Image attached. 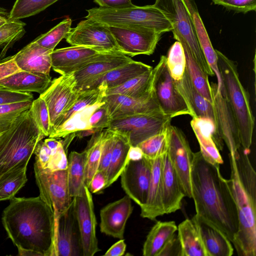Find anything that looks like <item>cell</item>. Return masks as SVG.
Instances as JSON below:
<instances>
[{"label": "cell", "mask_w": 256, "mask_h": 256, "mask_svg": "<svg viewBox=\"0 0 256 256\" xmlns=\"http://www.w3.org/2000/svg\"><path fill=\"white\" fill-rule=\"evenodd\" d=\"M34 171L40 198L52 209L54 215L66 210L73 199L69 192L67 169L49 171L34 165Z\"/></svg>", "instance_id": "obj_10"}, {"label": "cell", "mask_w": 256, "mask_h": 256, "mask_svg": "<svg viewBox=\"0 0 256 256\" xmlns=\"http://www.w3.org/2000/svg\"><path fill=\"white\" fill-rule=\"evenodd\" d=\"M114 141V132L106 128L103 130L102 150L98 171L106 174L109 166Z\"/></svg>", "instance_id": "obj_49"}, {"label": "cell", "mask_w": 256, "mask_h": 256, "mask_svg": "<svg viewBox=\"0 0 256 256\" xmlns=\"http://www.w3.org/2000/svg\"><path fill=\"white\" fill-rule=\"evenodd\" d=\"M134 208L127 195L110 203L100 211V230L102 233L119 239H124L126 222Z\"/></svg>", "instance_id": "obj_22"}, {"label": "cell", "mask_w": 256, "mask_h": 256, "mask_svg": "<svg viewBox=\"0 0 256 256\" xmlns=\"http://www.w3.org/2000/svg\"><path fill=\"white\" fill-rule=\"evenodd\" d=\"M108 26L122 52L130 57L152 54L162 34L154 30L144 27Z\"/></svg>", "instance_id": "obj_14"}, {"label": "cell", "mask_w": 256, "mask_h": 256, "mask_svg": "<svg viewBox=\"0 0 256 256\" xmlns=\"http://www.w3.org/2000/svg\"><path fill=\"white\" fill-rule=\"evenodd\" d=\"M50 75L20 70L0 80V86L18 92H36L40 94L49 86Z\"/></svg>", "instance_id": "obj_28"}, {"label": "cell", "mask_w": 256, "mask_h": 256, "mask_svg": "<svg viewBox=\"0 0 256 256\" xmlns=\"http://www.w3.org/2000/svg\"><path fill=\"white\" fill-rule=\"evenodd\" d=\"M102 100L107 108L110 120L139 114L162 112L154 92L140 98L118 94H108Z\"/></svg>", "instance_id": "obj_20"}, {"label": "cell", "mask_w": 256, "mask_h": 256, "mask_svg": "<svg viewBox=\"0 0 256 256\" xmlns=\"http://www.w3.org/2000/svg\"><path fill=\"white\" fill-rule=\"evenodd\" d=\"M154 5L171 23L174 38L188 46L199 68L208 76L214 73L209 66L199 44L191 14L184 0H156Z\"/></svg>", "instance_id": "obj_7"}, {"label": "cell", "mask_w": 256, "mask_h": 256, "mask_svg": "<svg viewBox=\"0 0 256 256\" xmlns=\"http://www.w3.org/2000/svg\"><path fill=\"white\" fill-rule=\"evenodd\" d=\"M153 92L162 113L172 118L186 114L192 116L188 106L170 74L166 64V56H161L158 64L153 68Z\"/></svg>", "instance_id": "obj_9"}, {"label": "cell", "mask_w": 256, "mask_h": 256, "mask_svg": "<svg viewBox=\"0 0 256 256\" xmlns=\"http://www.w3.org/2000/svg\"><path fill=\"white\" fill-rule=\"evenodd\" d=\"M168 152L185 196L192 198L190 170L194 152L182 130L171 124Z\"/></svg>", "instance_id": "obj_15"}, {"label": "cell", "mask_w": 256, "mask_h": 256, "mask_svg": "<svg viewBox=\"0 0 256 256\" xmlns=\"http://www.w3.org/2000/svg\"><path fill=\"white\" fill-rule=\"evenodd\" d=\"M130 146L124 136L114 132V146L110 164L106 173L105 188L111 186L120 176L128 162V153Z\"/></svg>", "instance_id": "obj_35"}, {"label": "cell", "mask_w": 256, "mask_h": 256, "mask_svg": "<svg viewBox=\"0 0 256 256\" xmlns=\"http://www.w3.org/2000/svg\"><path fill=\"white\" fill-rule=\"evenodd\" d=\"M143 153L140 148L138 146H131L128 153V160H137L142 158Z\"/></svg>", "instance_id": "obj_59"}, {"label": "cell", "mask_w": 256, "mask_h": 256, "mask_svg": "<svg viewBox=\"0 0 256 256\" xmlns=\"http://www.w3.org/2000/svg\"><path fill=\"white\" fill-rule=\"evenodd\" d=\"M103 103L102 100L76 112L61 126L53 130L49 138H64L76 132L92 128L89 124L90 118L94 110Z\"/></svg>", "instance_id": "obj_38"}, {"label": "cell", "mask_w": 256, "mask_h": 256, "mask_svg": "<svg viewBox=\"0 0 256 256\" xmlns=\"http://www.w3.org/2000/svg\"><path fill=\"white\" fill-rule=\"evenodd\" d=\"M177 230L178 226L174 221L157 222L146 236L143 246L142 255L158 256Z\"/></svg>", "instance_id": "obj_33"}, {"label": "cell", "mask_w": 256, "mask_h": 256, "mask_svg": "<svg viewBox=\"0 0 256 256\" xmlns=\"http://www.w3.org/2000/svg\"><path fill=\"white\" fill-rule=\"evenodd\" d=\"M76 86V81L73 74L61 75L52 80L47 89L40 95L48 110L51 132L82 93L78 91Z\"/></svg>", "instance_id": "obj_12"}, {"label": "cell", "mask_w": 256, "mask_h": 256, "mask_svg": "<svg viewBox=\"0 0 256 256\" xmlns=\"http://www.w3.org/2000/svg\"><path fill=\"white\" fill-rule=\"evenodd\" d=\"M152 68L143 62L133 60L108 72L92 82L84 91L96 88L102 84H104L107 89L119 86Z\"/></svg>", "instance_id": "obj_29"}, {"label": "cell", "mask_w": 256, "mask_h": 256, "mask_svg": "<svg viewBox=\"0 0 256 256\" xmlns=\"http://www.w3.org/2000/svg\"><path fill=\"white\" fill-rule=\"evenodd\" d=\"M177 231L182 256H206L198 226L192 218L180 224Z\"/></svg>", "instance_id": "obj_32"}, {"label": "cell", "mask_w": 256, "mask_h": 256, "mask_svg": "<svg viewBox=\"0 0 256 256\" xmlns=\"http://www.w3.org/2000/svg\"><path fill=\"white\" fill-rule=\"evenodd\" d=\"M178 42L183 47L186 59V68L193 84L202 96L212 103L213 94L208 81V75L198 66L186 43L182 40Z\"/></svg>", "instance_id": "obj_39"}, {"label": "cell", "mask_w": 256, "mask_h": 256, "mask_svg": "<svg viewBox=\"0 0 256 256\" xmlns=\"http://www.w3.org/2000/svg\"><path fill=\"white\" fill-rule=\"evenodd\" d=\"M152 160L144 156L129 160L121 174V186L127 196L140 206L146 200L151 178Z\"/></svg>", "instance_id": "obj_17"}, {"label": "cell", "mask_w": 256, "mask_h": 256, "mask_svg": "<svg viewBox=\"0 0 256 256\" xmlns=\"http://www.w3.org/2000/svg\"><path fill=\"white\" fill-rule=\"evenodd\" d=\"M50 150V160L46 168L44 170L56 171L66 170L68 166V158L61 140L56 149Z\"/></svg>", "instance_id": "obj_51"}, {"label": "cell", "mask_w": 256, "mask_h": 256, "mask_svg": "<svg viewBox=\"0 0 256 256\" xmlns=\"http://www.w3.org/2000/svg\"><path fill=\"white\" fill-rule=\"evenodd\" d=\"M86 18L92 19L110 26H134L156 30L162 34L173 28L162 12L154 4L120 8H94L86 10Z\"/></svg>", "instance_id": "obj_6"}, {"label": "cell", "mask_w": 256, "mask_h": 256, "mask_svg": "<svg viewBox=\"0 0 256 256\" xmlns=\"http://www.w3.org/2000/svg\"><path fill=\"white\" fill-rule=\"evenodd\" d=\"M2 222L8 237L18 248L52 256L54 214L40 196L10 200Z\"/></svg>", "instance_id": "obj_2"}, {"label": "cell", "mask_w": 256, "mask_h": 256, "mask_svg": "<svg viewBox=\"0 0 256 256\" xmlns=\"http://www.w3.org/2000/svg\"><path fill=\"white\" fill-rule=\"evenodd\" d=\"M72 20L67 17L47 32L42 34L33 40L41 47L53 51L57 44L72 29Z\"/></svg>", "instance_id": "obj_44"}, {"label": "cell", "mask_w": 256, "mask_h": 256, "mask_svg": "<svg viewBox=\"0 0 256 256\" xmlns=\"http://www.w3.org/2000/svg\"><path fill=\"white\" fill-rule=\"evenodd\" d=\"M170 125L137 146L144 157L152 160L162 156L168 151Z\"/></svg>", "instance_id": "obj_42"}, {"label": "cell", "mask_w": 256, "mask_h": 256, "mask_svg": "<svg viewBox=\"0 0 256 256\" xmlns=\"http://www.w3.org/2000/svg\"><path fill=\"white\" fill-rule=\"evenodd\" d=\"M80 228L83 256H93L100 251L96 236V220L92 193L85 186L84 192L73 198Z\"/></svg>", "instance_id": "obj_16"}, {"label": "cell", "mask_w": 256, "mask_h": 256, "mask_svg": "<svg viewBox=\"0 0 256 256\" xmlns=\"http://www.w3.org/2000/svg\"><path fill=\"white\" fill-rule=\"evenodd\" d=\"M246 150L240 148L229 154L228 183L238 214V228L234 246L239 256L256 255V174Z\"/></svg>", "instance_id": "obj_3"}, {"label": "cell", "mask_w": 256, "mask_h": 256, "mask_svg": "<svg viewBox=\"0 0 256 256\" xmlns=\"http://www.w3.org/2000/svg\"><path fill=\"white\" fill-rule=\"evenodd\" d=\"M133 60L121 52H104L94 60L72 73L76 89L82 92L92 82L108 72L128 64Z\"/></svg>", "instance_id": "obj_19"}, {"label": "cell", "mask_w": 256, "mask_h": 256, "mask_svg": "<svg viewBox=\"0 0 256 256\" xmlns=\"http://www.w3.org/2000/svg\"><path fill=\"white\" fill-rule=\"evenodd\" d=\"M34 96L30 92H18L0 86V105L22 102H32Z\"/></svg>", "instance_id": "obj_52"}, {"label": "cell", "mask_w": 256, "mask_h": 256, "mask_svg": "<svg viewBox=\"0 0 256 256\" xmlns=\"http://www.w3.org/2000/svg\"><path fill=\"white\" fill-rule=\"evenodd\" d=\"M30 110L34 120L44 136H49L51 126L49 112L44 100L40 96L33 100Z\"/></svg>", "instance_id": "obj_48"}, {"label": "cell", "mask_w": 256, "mask_h": 256, "mask_svg": "<svg viewBox=\"0 0 256 256\" xmlns=\"http://www.w3.org/2000/svg\"><path fill=\"white\" fill-rule=\"evenodd\" d=\"M100 7L107 8H120L133 6L131 0H94Z\"/></svg>", "instance_id": "obj_57"}, {"label": "cell", "mask_w": 256, "mask_h": 256, "mask_svg": "<svg viewBox=\"0 0 256 256\" xmlns=\"http://www.w3.org/2000/svg\"><path fill=\"white\" fill-rule=\"evenodd\" d=\"M162 156L152 160L151 178L147 198L145 204L140 206V216L152 220H155L157 217L164 214L162 182Z\"/></svg>", "instance_id": "obj_26"}, {"label": "cell", "mask_w": 256, "mask_h": 256, "mask_svg": "<svg viewBox=\"0 0 256 256\" xmlns=\"http://www.w3.org/2000/svg\"><path fill=\"white\" fill-rule=\"evenodd\" d=\"M216 50L222 86L237 124L241 146L247 151L252 144L254 126L249 96L240 80L236 64L220 52Z\"/></svg>", "instance_id": "obj_5"}, {"label": "cell", "mask_w": 256, "mask_h": 256, "mask_svg": "<svg viewBox=\"0 0 256 256\" xmlns=\"http://www.w3.org/2000/svg\"><path fill=\"white\" fill-rule=\"evenodd\" d=\"M106 86L102 84L96 88L82 92L77 100L60 118L52 132L61 126L76 112L102 101L106 96Z\"/></svg>", "instance_id": "obj_40"}, {"label": "cell", "mask_w": 256, "mask_h": 256, "mask_svg": "<svg viewBox=\"0 0 256 256\" xmlns=\"http://www.w3.org/2000/svg\"><path fill=\"white\" fill-rule=\"evenodd\" d=\"M32 102L0 105V132L5 130L17 118L29 110Z\"/></svg>", "instance_id": "obj_47"}, {"label": "cell", "mask_w": 256, "mask_h": 256, "mask_svg": "<svg viewBox=\"0 0 256 256\" xmlns=\"http://www.w3.org/2000/svg\"><path fill=\"white\" fill-rule=\"evenodd\" d=\"M102 52H104L82 46L54 50L50 54L52 68L61 75L72 74L94 60Z\"/></svg>", "instance_id": "obj_21"}, {"label": "cell", "mask_w": 256, "mask_h": 256, "mask_svg": "<svg viewBox=\"0 0 256 256\" xmlns=\"http://www.w3.org/2000/svg\"><path fill=\"white\" fill-rule=\"evenodd\" d=\"M4 58H2H2H0V62H2V61L4 60Z\"/></svg>", "instance_id": "obj_63"}, {"label": "cell", "mask_w": 256, "mask_h": 256, "mask_svg": "<svg viewBox=\"0 0 256 256\" xmlns=\"http://www.w3.org/2000/svg\"><path fill=\"white\" fill-rule=\"evenodd\" d=\"M25 23L20 20L11 19L0 27V58H4L8 49L25 33Z\"/></svg>", "instance_id": "obj_45"}, {"label": "cell", "mask_w": 256, "mask_h": 256, "mask_svg": "<svg viewBox=\"0 0 256 256\" xmlns=\"http://www.w3.org/2000/svg\"><path fill=\"white\" fill-rule=\"evenodd\" d=\"M18 249V255L21 256H40L38 253L32 250Z\"/></svg>", "instance_id": "obj_62"}, {"label": "cell", "mask_w": 256, "mask_h": 256, "mask_svg": "<svg viewBox=\"0 0 256 256\" xmlns=\"http://www.w3.org/2000/svg\"><path fill=\"white\" fill-rule=\"evenodd\" d=\"M29 160H25L0 176V201L10 200L28 180L26 168Z\"/></svg>", "instance_id": "obj_37"}, {"label": "cell", "mask_w": 256, "mask_h": 256, "mask_svg": "<svg viewBox=\"0 0 256 256\" xmlns=\"http://www.w3.org/2000/svg\"><path fill=\"white\" fill-rule=\"evenodd\" d=\"M65 38L72 46L92 48L101 52H122L108 26L92 19L80 22Z\"/></svg>", "instance_id": "obj_13"}, {"label": "cell", "mask_w": 256, "mask_h": 256, "mask_svg": "<svg viewBox=\"0 0 256 256\" xmlns=\"http://www.w3.org/2000/svg\"><path fill=\"white\" fill-rule=\"evenodd\" d=\"M102 130L96 128H90L86 130H80L75 132L76 136L78 138H82L101 131Z\"/></svg>", "instance_id": "obj_60"}, {"label": "cell", "mask_w": 256, "mask_h": 256, "mask_svg": "<svg viewBox=\"0 0 256 256\" xmlns=\"http://www.w3.org/2000/svg\"><path fill=\"white\" fill-rule=\"evenodd\" d=\"M59 0H16L10 18L20 20L40 13Z\"/></svg>", "instance_id": "obj_43"}, {"label": "cell", "mask_w": 256, "mask_h": 256, "mask_svg": "<svg viewBox=\"0 0 256 256\" xmlns=\"http://www.w3.org/2000/svg\"><path fill=\"white\" fill-rule=\"evenodd\" d=\"M166 64L172 78L178 81L180 80L186 66V59L180 42L176 41L170 48L166 56Z\"/></svg>", "instance_id": "obj_46"}, {"label": "cell", "mask_w": 256, "mask_h": 256, "mask_svg": "<svg viewBox=\"0 0 256 256\" xmlns=\"http://www.w3.org/2000/svg\"><path fill=\"white\" fill-rule=\"evenodd\" d=\"M158 256H182L180 242L176 233L168 242Z\"/></svg>", "instance_id": "obj_54"}, {"label": "cell", "mask_w": 256, "mask_h": 256, "mask_svg": "<svg viewBox=\"0 0 256 256\" xmlns=\"http://www.w3.org/2000/svg\"><path fill=\"white\" fill-rule=\"evenodd\" d=\"M190 180L194 218L220 230L233 244L238 228L237 207L220 164L207 160L200 151L194 152Z\"/></svg>", "instance_id": "obj_1"}, {"label": "cell", "mask_w": 256, "mask_h": 256, "mask_svg": "<svg viewBox=\"0 0 256 256\" xmlns=\"http://www.w3.org/2000/svg\"><path fill=\"white\" fill-rule=\"evenodd\" d=\"M191 127L200 146V152L208 161L222 164L223 160L219 152L223 148L222 142L218 138L214 124L210 120L192 118Z\"/></svg>", "instance_id": "obj_24"}, {"label": "cell", "mask_w": 256, "mask_h": 256, "mask_svg": "<svg viewBox=\"0 0 256 256\" xmlns=\"http://www.w3.org/2000/svg\"><path fill=\"white\" fill-rule=\"evenodd\" d=\"M153 68L129 80L123 84L106 90V95L118 94L140 98L153 92Z\"/></svg>", "instance_id": "obj_36"}, {"label": "cell", "mask_w": 256, "mask_h": 256, "mask_svg": "<svg viewBox=\"0 0 256 256\" xmlns=\"http://www.w3.org/2000/svg\"><path fill=\"white\" fill-rule=\"evenodd\" d=\"M106 184V174L98 170L93 176L88 188L91 193L100 194L105 189Z\"/></svg>", "instance_id": "obj_56"}, {"label": "cell", "mask_w": 256, "mask_h": 256, "mask_svg": "<svg viewBox=\"0 0 256 256\" xmlns=\"http://www.w3.org/2000/svg\"><path fill=\"white\" fill-rule=\"evenodd\" d=\"M87 152L72 151L68 158V190L72 198L81 195L84 190V178Z\"/></svg>", "instance_id": "obj_34"}, {"label": "cell", "mask_w": 256, "mask_h": 256, "mask_svg": "<svg viewBox=\"0 0 256 256\" xmlns=\"http://www.w3.org/2000/svg\"><path fill=\"white\" fill-rule=\"evenodd\" d=\"M110 118L107 108L104 103L92 112L89 119L91 128L103 130L108 128Z\"/></svg>", "instance_id": "obj_53"}, {"label": "cell", "mask_w": 256, "mask_h": 256, "mask_svg": "<svg viewBox=\"0 0 256 256\" xmlns=\"http://www.w3.org/2000/svg\"><path fill=\"white\" fill-rule=\"evenodd\" d=\"M44 137L30 109L0 132V176L21 162L30 160Z\"/></svg>", "instance_id": "obj_4"}, {"label": "cell", "mask_w": 256, "mask_h": 256, "mask_svg": "<svg viewBox=\"0 0 256 256\" xmlns=\"http://www.w3.org/2000/svg\"><path fill=\"white\" fill-rule=\"evenodd\" d=\"M172 118L162 112L139 114L110 120L107 129L124 136L137 146L170 124Z\"/></svg>", "instance_id": "obj_8"}, {"label": "cell", "mask_w": 256, "mask_h": 256, "mask_svg": "<svg viewBox=\"0 0 256 256\" xmlns=\"http://www.w3.org/2000/svg\"><path fill=\"white\" fill-rule=\"evenodd\" d=\"M210 86L213 94L212 104L216 118L218 134L225 142L230 154H234L242 146L234 116L222 86L219 89L217 84H212Z\"/></svg>", "instance_id": "obj_18"}, {"label": "cell", "mask_w": 256, "mask_h": 256, "mask_svg": "<svg viewBox=\"0 0 256 256\" xmlns=\"http://www.w3.org/2000/svg\"><path fill=\"white\" fill-rule=\"evenodd\" d=\"M52 256H83L73 199L66 210L54 215Z\"/></svg>", "instance_id": "obj_11"}, {"label": "cell", "mask_w": 256, "mask_h": 256, "mask_svg": "<svg viewBox=\"0 0 256 256\" xmlns=\"http://www.w3.org/2000/svg\"><path fill=\"white\" fill-rule=\"evenodd\" d=\"M11 19L10 18V13L0 8V27L8 22Z\"/></svg>", "instance_id": "obj_61"}, {"label": "cell", "mask_w": 256, "mask_h": 256, "mask_svg": "<svg viewBox=\"0 0 256 256\" xmlns=\"http://www.w3.org/2000/svg\"><path fill=\"white\" fill-rule=\"evenodd\" d=\"M52 52L32 41L14 54V59L20 70L50 75Z\"/></svg>", "instance_id": "obj_27"}, {"label": "cell", "mask_w": 256, "mask_h": 256, "mask_svg": "<svg viewBox=\"0 0 256 256\" xmlns=\"http://www.w3.org/2000/svg\"><path fill=\"white\" fill-rule=\"evenodd\" d=\"M14 55L6 58L0 62V80L20 70L14 59Z\"/></svg>", "instance_id": "obj_55"}, {"label": "cell", "mask_w": 256, "mask_h": 256, "mask_svg": "<svg viewBox=\"0 0 256 256\" xmlns=\"http://www.w3.org/2000/svg\"><path fill=\"white\" fill-rule=\"evenodd\" d=\"M175 85L188 106L192 117L211 121L214 125L218 138L222 142L218 134L216 118L213 104L202 96L194 87L186 68L182 78L175 81Z\"/></svg>", "instance_id": "obj_23"}, {"label": "cell", "mask_w": 256, "mask_h": 256, "mask_svg": "<svg viewBox=\"0 0 256 256\" xmlns=\"http://www.w3.org/2000/svg\"><path fill=\"white\" fill-rule=\"evenodd\" d=\"M201 236L206 256H231L234 253L232 242L220 230L194 217Z\"/></svg>", "instance_id": "obj_30"}, {"label": "cell", "mask_w": 256, "mask_h": 256, "mask_svg": "<svg viewBox=\"0 0 256 256\" xmlns=\"http://www.w3.org/2000/svg\"><path fill=\"white\" fill-rule=\"evenodd\" d=\"M216 4L236 12L246 13L256 10V0H212Z\"/></svg>", "instance_id": "obj_50"}, {"label": "cell", "mask_w": 256, "mask_h": 256, "mask_svg": "<svg viewBox=\"0 0 256 256\" xmlns=\"http://www.w3.org/2000/svg\"><path fill=\"white\" fill-rule=\"evenodd\" d=\"M162 182L164 214L174 212L181 208L185 195L168 152L162 156Z\"/></svg>", "instance_id": "obj_25"}, {"label": "cell", "mask_w": 256, "mask_h": 256, "mask_svg": "<svg viewBox=\"0 0 256 256\" xmlns=\"http://www.w3.org/2000/svg\"><path fill=\"white\" fill-rule=\"evenodd\" d=\"M103 130L92 134L86 148L87 158L84 184L88 188L93 176L98 170L102 150Z\"/></svg>", "instance_id": "obj_41"}, {"label": "cell", "mask_w": 256, "mask_h": 256, "mask_svg": "<svg viewBox=\"0 0 256 256\" xmlns=\"http://www.w3.org/2000/svg\"><path fill=\"white\" fill-rule=\"evenodd\" d=\"M126 245L124 239L114 244L104 254L106 256H122L126 252Z\"/></svg>", "instance_id": "obj_58"}, {"label": "cell", "mask_w": 256, "mask_h": 256, "mask_svg": "<svg viewBox=\"0 0 256 256\" xmlns=\"http://www.w3.org/2000/svg\"><path fill=\"white\" fill-rule=\"evenodd\" d=\"M186 5L191 14L196 37L201 50L212 70L217 78V86L221 88L222 80L218 66V58L216 50L212 46L208 34L194 4L188 0Z\"/></svg>", "instance_id": "obj_31"}]
</instances>
